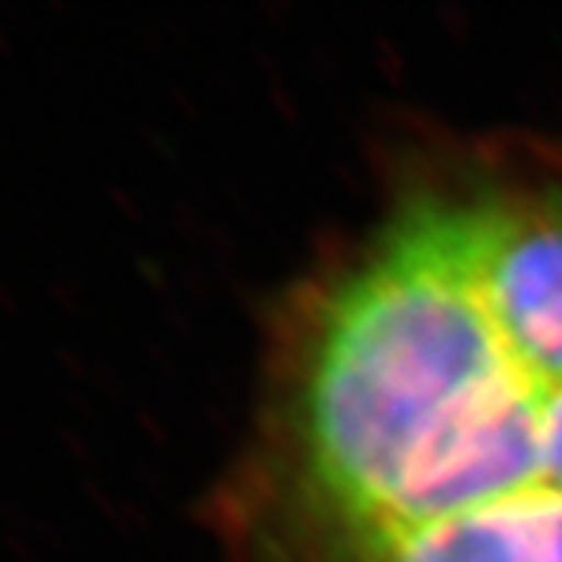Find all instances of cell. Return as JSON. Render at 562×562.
<instances>
[{"label": "cell", "instance_id": "3957f363", "mask_svg": "<svg viewBox=\"0 0 562 562\" xmlns=\"http://www.w3.org/2000/svg\"><path fill=\"white\" fill-rule=\"evenodd\" d=\"M0 525L7 528V531H20L29 525L25 519V513H22V506L13 497H0Z\"/></svg>", "mask_w": 562, "mask_h": 562}, {"label": "cell", "instance_id": "7a4b0ae2", "mask_svg": "<svg viewBox=\"0 0 562 562\" xmlns=\"http://www.w3.org/2000/svg\"><path fill=\"white\" fill-rule=\"evenodd\" d=\"M0 543H3V550L13 557L16 562H35V550L29 547V541L22 538L20 531H7V528H0Z\"/></svg>", "mask_w": 562, "mask_h": 562}, {"label": "cell", "instance_id": "5b68a950", "mask_svg": "<svg viewBox=\"0 0 562 562\" xmlns=\"http://www.w3.org/2000/svg\"><path fill=\"white\" fill-rule=\"evenodd\" d=\"M0 57H13V32L0 22Z\"/></svg>", "mask_w": 562, "mask_h": 562}, {"label": "cell", "instance_id": "277c9868", "mask_svg": "<svg viewBox=\"0 0 562 562\" xmlns=\"http://www.w3.org/2000/svg\"><path fill=\"white\" fill-rule=\"evenodd\" d=\"M0 310H3V313H10V316H16V313H20L16 291H13V288H10L3 279H0Z\"/></svg>", "mask_w": 562, "mask_h": 562}, {"label": "cell", "instance_id": "6da1fadb", "mask_svg": "<svg viewBox=\"0 0 562 562\" xmlns=\"http://www.w3.org/2000/svg\"><path fill=\"white\" fill-rule=\"evenodd\" d=\"M222 562H562V150L443 135L291 284Z\"/></svg>", "mask_w": 562, "mask_h": 562}]
</instances>
